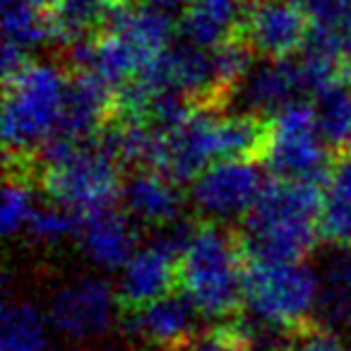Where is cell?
Returning <instances> with one entry per match:
<instances>
[{"label": "cell", "mask_w": 351, "mask_h": 351, "mask_svg": "<svg viewBox=\"0 0 351 351\" xmlns=\"http://www.w3.org/2000/svg\"><path fill=\"white\" fill-rule=\"evenodd\" d=\"M171 15L142 3L118 5L101 34L73 46V60L80 73L94 75L118 94L171 49Z\"/></svg>", "instance_id": "cell-1"}, {"label": "cell", "mask_w": 351, "mask_h": 351, "mask_svg": "<svg viewBox=\"0 0 351 351\" xmlns=\"http://www.w3.org/2000/svg\"><path fill=\"white\" fill-rule=\"evenodd\" d=\"M322 191L311 181L267 183L245 217L243 248L250 260H303L320 236Z\"/></svg>", "instance_id": "cell-2"}, {"label": "cell", "mask_w": 351, "mask_h": 351, "mask_svg": "<svg viewBox=\"0 0 351 351\" xmlns=\"http://www.w3.org/2000/svg\"><path fill=\"white\" fill-rule=\"evenodd\" d=\"M243 241L221 224L207 221L186 231L178 253L181 293L205 317H229L243 303Z\"/></svg>", "instance_id": "cell-3"}, {"label": "cell", "mask_w": 351, "mask_h": 351, "mask_svg": "<svg viewBox=\"0 0 351 351\" xmlns=\"http://www.w3.org/2000/svg\"><path fill=\"white\" fill-rule=\"evenodd\" d=\"M41 188L51 202L84 217L121 197V159L106 140L56 137L44 147Z\"/></svg>", "instance_id": "cell-4"}, {"label": "cell", "mask_w": 351, "mask_h": 351, "mask_svg": "<svg viewBox=\"0 0 351 351\" xmlns=\"http://www.w3.org/2000/svg\"><path fill=\"white\" fill-rule=\"evenodd\" d=\"M68 84L65 70L49 60H29L5 80L3 145L10 159H29L58 137Z\"/></svg>", "instance_id": "cell-5"}, {"label": "cell", "mask_w": 351, "mask_h": 351, "mask_svg": "<svg viewBox=\"0 0 351 351\" xmlns=\"http://www.w3.org/2000/svg\"><path fill=\"white\" fill-rule=\"evenodd\" d=\"M320 279L303 260H250L243 303L267 330L296 332L317 313Z\"/></svg>", "instance_id": "cell-6"}, {"label": "cell", "mask_w": 351, "mask_h": 351, "mask_svg": "<svg viewBox=\"0 0 351 351\" xmlns=\"http://www.w3.org/2000/svg\"><path fill=\"white\" fill-rule=\"evenodd\" d=\"M327 147L330 145L317 125L315 106L296 101L272 116L260 156L277 178L317 183L327 178L332 166Z\"/></svg>", "instance_id": "cell-7"}, {"label": "cell", "mask_w": 351, "mask_h": 351, "mask_svg": "<svg viewBox=\"0 0 351 351\" xmlns=\"http://www.w3.org/2000/svg\"><path fill=\"white\" fill-rule=\"evenodd\" d=\"M121 296L99 274H82L60 284L49 298L51 330L73 344H92L116 327Z\"/></svg>", "instance_id": "cell-8"}, {"label": "cell", "mask_w": 351, "mask_h": 351, "mask_svg": "<svg viewBox=\"0 0 351 351\" xmlns=\"http://www.w3.org/2000/svg\"><path fill=\"white\" fill-rule=\"evenodd\" d=\"M191 183V202L195 212L215 224L248 217L267 188L263 169L250 159L215 161Z\"/></svg>", "instance_id": "cell-9"}, {"label": "cell", "mask_w": 351, "mask_h": 351, "mask_svg": "<svg viewBox=\"0 0 351 351\" xmlns=\"http://www.w3.org/2000/svg\"><path fill=\"white\" fill-rule=\"evenodd\" d=\"M186 231L166 229L156 241L140 245L118 272V296L125 306L142 308L171 293L178 284V253Z\"/></svg>", "instance_id": "cell-10"}, {"label": "cell", "mask_w": 351, "mask_h": 351, "mask_svg": "<svg viewBox=\"0 0 351 351\" xmlns=\"http://www.w3.org/2000/svg\"><path fill=\"white\" fill-rule=\"evenodd\" d=\"M313 27L291 0H250L241 22V39L267 60L291 58L306 46Z\"/></svg>", "instance_id": "cell-11"}, {"label": "cell", "mask_w": 351, "mask_h": 351, "mask_svg": "<svg viewBox=\"0 0 351 351\" xmlns=\"http://www.w3.org/2000/svg\"><path fill=\"white\" fill-rule=\"evenodd\" d=\"M75 241L87 263L101 272H121L123 265L140 248L132 217L116 207H104L80 217Z\"/></svg>", "instance_id": "cell-12"}, {"label": "cell", "mask_w": 351, "mask_h": 351, "mask_svg": "<svg viewBox=\"0 0 351 351\" xmlns=\"http://www.w3.org/2000/svg\"><path fill=\"white\" fill-rule=\"evenodd\" d=\"M197 308L186 298V293H166L142 308H132L128 317V332L137 341L161 351L181 349L195 337Z\"/></svg>", "instance_id": "cell-13"}, {"label": "cell", "mask_w": 351, "mask_h": 351, "mask_svg": "<svg viewBox=\"0 0 351 351\" xmlns=\"http://www.w3.org/2000/svg\"><path fill=\"white\" fill-rule=\"evenodd\" d=\"M308 94V84L298 60H267L253 65L245 80L236 89V97L243 104V111L255 116L279 113L282 108L301 101Z\"/></svg>", "instance_id": "cell-14"}, {"label": "cell", "mask_w": 351, "mask_h": 351, "mask_svg": "<svg viewBox=\"0 0 351 351\" xmlns=\"http://www.w3.org/2000/svg\"><path fill=\"white\" fill-rule=\"evenodd\" d=\"M121 200L135 221L154 229H171L183 212L178 181L159 169H137L123 181Z\"/></svg>", "instance_id": "cell-15"}, {"label": "cell", "mask_w": 351, "mask_h": 351, "mask_svg": "<svg viewBox=\"0 0 351 351\" xmlns=\"http://www.w3.org/2000/svg\"><path fill=\"white\" fill-rule=\"evenodd\" d=\"M118 94L108 84L89 73H77L70 77L68 97L63 106L58 137L65 140H92L97 130L116 113Z\"/></svg>", "instance_id": "cell-16"}, {"label": "cell", "mask_w": 351, "mask_h": 351, "mask_svg": "<svg viewBox=\"0 0 351 351\" xmlns=\"http://www.w3.org/2000/svg\"><path fill=\"white\" fill-rule=\"evenodd\" d=\"M250 0H193L181 17L183 41L200 49H215L231 39L241 27Z\"/></svg>", "instance_id": "cell-17"}, {"label": "cell", "mask_w": 351, "mask_h": 351, "mask_svg": "<svg viewBox=\"0 0 351 351\" xmlns=\"http://www.w3.org/2000/svg\"><path fill=\"white\" fill-rule=\"evenodd\" d=\"M320 236L332 248H351V149L341 152L327 171Z\"/></svg>", "instance_id": "cell-18"}, {"label": "cell", "mask_w": 351, "mask_h": 351, "mask_svg": "<svg viewBox=\"0 0 351 351\" xmlns=\"http://www.w3.org/2000/svg\"><path fill=\"white\" fill-rule=\"evenodd\" d=\"M320 293L317 313L320 325L339 332L351 327V248H335L317 269Z\"/></svg>", "instance_id": "cell-19"}, {"label": "cell", "mask_w": 351, "mask_h": 351, "mask_svg": "<svg viewBox=\"0 0 351 351\" xmlns=\"http://www.w3.org/2000/svg\"><path fill=\"white\" fill-rule=\"evenodd\" d=\"M51 322L32 301L5 298L0 317V351H46Z\"/></svg>", "instance_id": "cell-20"}, {"label": "cell", "mask_w": 351, "mask_h": 351, "mask_svg": "<svg viewBox=\"0 0 351 351\" xmlns=\"http://www.w3.org/2000/svg\"><path fill=\"white\" fill-rule=\"evenodd\" d=\"M3 44L32 53L39 46L56 41L53 17L46 15L44 5L34 0H3Z\"/></svg>", "instance_id": "cell-21"}, {"label": "cell", "mask_w": 351, "mask_h": 351, "mask_svg": "<svg viewBox=\"0 0 351 351\" xmlns=\"http://www.w3.org/2000/svg\"><path fill=\"white\" fill-rule=\"evenodd\" d=\"M118 5L121 0H60L51 15L56 41L75 46L89 39L94 27L99 22H106Z\"/></svg>", "instance_id": "cell-22"}, {"label": "cell", "mask_w": 351, "mask_h": 351, "mask_svg": "<svg viewBox=\"0 0 351 351\" xmlns=\"http://www.w3.org/2000/svg\"><path fill=\"white\" fill-rule=\"evenodd\" d=\"M315 116L327 145L339 152L351 149V84H337L315 94Z\"/></svg>", "instance_id": "cell-23"}, {"label": "cell", "mask_w": 351, "mask_h": 351, "mask_svg": "<svg viewBox=\"0 0 351 351\" xmlns=\"http://www.w3.org/2000/svg\"><path fill=\"white\" fill-rule=\"evenodd\" d=\"M77 226L80 219L75 212L51 202V205H39L25 236L39 248H58L65 241L77 239Z\"/></svg>", "instance_id": "cell-24"}, {"label": "cell", "mask_w": 351, "mask_h": 351, "mask_svg": "<svg viewBox=\"0 0 351 351\" xmlns=\"http://www.w3.org/2000/svg\"><path fill=\"white\" fill-rule=\"evenodd\" d=\"M39 210L36 195L29 181L22 176L8 178L3 188V205H0V229L5 236H20L27 231L34 212Z\"/></svg>", "instance_id": "cell-25"}, {"label": "cell", "mask_w": 351, "mask_h": 351, "mask_svg": "<svg viewBox=\"0 0 351 351\" xmlns=\"http://www.w3.org/2000/svg\"><path fill=\"white\" fill-rule=\"evenodd\" d=\"M287 351H346L335 330L325 325H306L296 330L289 339Z\"/></svg>", "instance_id": "cell-26"}, {"label": "cell", "mask_w": 351, "mask_h": 351, "mask_svg": "<svg viewBox=\"0 0 351 351\" xmlns=\"http://www.w3.org/2000/svg\"><path fill=\"white\" fill-rule=\"evenodd\" d=\"M176 351H250L248 344L236 335V330L231 325H224L219 330H212L207 335L193 337L191 341Z\"/></svg>", "instance_id": "cell-27"}, {"label": "cell", "mask_w": 351, "mask_h": 351, "mask_svg": "<svg viewBox=\"0 0 351 351\" xmlns=\"http://www.w3.org/2000/svg\"><path fill=\"white\" fill-rule=\"evenodd\" d=\"M315 25H332L344 0H291Z\"/></svg>", "instance_id": "cell-28"}, {"label": "cell", "mask_w": 351, "mask_h": 351, "mask_svg": "<svg viewBox=\"0 0 351 351\" xmlns=\"http://www.w3.org/2000/svg\"><path fill=\"white\" fill-rule=\"evenodd\" d=\"M332 27H335L337 36H339L341 46H344V51H349L351 53V0H344L339 8V12H337L335 22H332Z\"/></svg>", "instance_id": "cell-29"}, {"label": "cell", "mask_w": 351, "mask_h": 351, "mask_svg": "<svg viewBox=\"0 0 351 351\" xmlns=\"http://www.w3.org/2000/svg\"><path fill=\"white\" fill-rule=\"evenodd\" d=\"M140 3L159 12H166V15H173V12H186V8L193 0H140Z\"/></svg>", "instance_id": "cell-30"}, {"label": "cell", "mask_w": 351, "mask_h": 351, "mask_svg": "<svg viewBox=\"0 0 351 351\" xmlns=\"http://www.w3.org/2000/svg\"><path fill=\"white\" fill-rule=\"evenodd\" d=\"M34 3H39V5H44V8H46V5H53V8H56V5L60 3V0H34Z\"/></svg>", "instance_id": "cell-31"}, {"label": "cell", "mask_w": 351, "mask_h": 351, "mask_svg": "<svg viewBox=\"0 0 351 351\" xmlns=\"http://www.w3.org/2000/svg\"><path fill=\"white\" fill-rule=\"evenodd\" d=\"M346 77H349V84H351V65H349V75H346Z\"/></svg>", "instance_id": "cell-32"}, {"label": "cell", "mask_w": 351, "mask_h": 351, "mask_svg": "<svg viewBox=\"0 0 351 351\" xmlns=\"http://www.w3.org/2000/svg\"><path fill=\"white\" fill-rule=\"evenodd\" d=\"M349 351H351V349H349Z\"/></svg>", "instance_id": "cell-33"}]
</instances>
